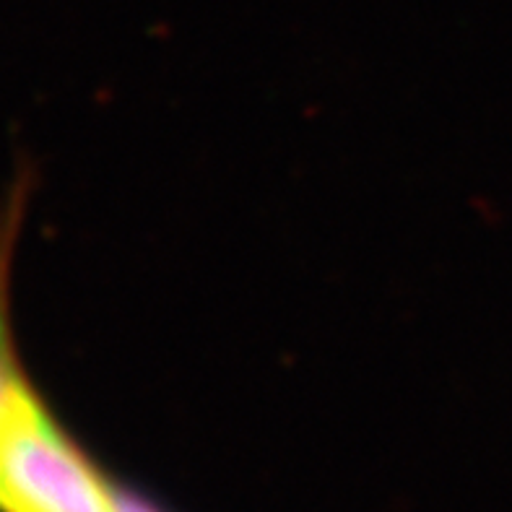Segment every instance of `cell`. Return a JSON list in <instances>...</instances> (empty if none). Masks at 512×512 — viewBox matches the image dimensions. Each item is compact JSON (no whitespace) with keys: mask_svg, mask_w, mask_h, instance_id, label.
Listing matches in <instances>:
<instances>
[{"mask_svg":"<svg viewBox=\"0 0 512 512\" xmlns=\"http://www.w3.org/2000/svg\"><path fill=\"white\" fill-rule=\"evenodd\" d=\"M115 512H162V510L151 505L149 500H143L141 494L128 492V489L123 487H115Z\"/></svg>","mask_w":512,"mask_h":512,"instance_id":"obj_3","label":"cell"},{"mask_svg":"<svg viewBox=\"0 0 512 512\" xmlns=\"http://www.w3.org/2000/svg\"><path fill=\"white\" fill-rule=\"evenodd\" d=\"M24 188H16L11 195L8 206L0 214V401L11 393L16 385L26 380L21 370L19 357H16V346H13L11 331V258H13V242L19 237L21 214H24Z\"/></svg>","mask_w":512,"mask_h":512,"instance_id":"obj_2","label":"cell"},{"mask_svg":"<svg viewBox=\"0 0 512 512\" xmlns=\"http://www.w3.org/2000/svg\"><path fill=\"white\" fill-rule=\"evenodd\" d=\"M0 512H115V484L29 380L0 401Z\"/></svg>","mask_w":512,"mask_h":512,"instance_id":"obj_1","label":"cell"}]
</instances>
